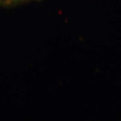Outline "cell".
I'll use <instances>...</instances> for the list:
<instances>
[{
	"label": "cell",
	"mask_w": 121,
	"mask_h": 121,
	"mask_svg": "<svg viewBox=\"0 0 121 121\" xmlns=\"http://www.w3.org/2000/svg\"><path fill=\"white\" fill-rule=\"evenodd\" d=\"M31 0H0V6H12L15 4L26 3Z\"/></svg>",
	"instance_id": "6da1fadb"
}]
</instances>
